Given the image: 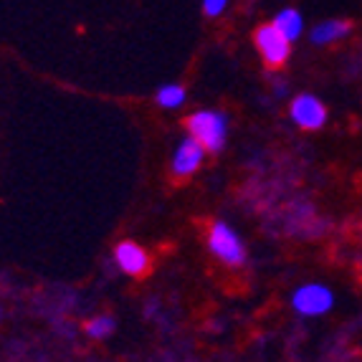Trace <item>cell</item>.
I'll list each match as a JSON object with an SVG mask.
<instances>
[{"instance_id":"obj_1","label":"cell","mask_w":362,"mask_h":362,"mask_svg":"<svg viewBox=\"0 0 362 362\" xmlns=\"http://www.w3.org/2000/svg\"><path fill=\"white\" fill-rule=\"evenodd\" d=\"M187 134L206 152H221L228 139V117L216 109H198L185 119Z\"/></svg>"},{"instance_id":"obj_2","label":"cell","mask_w":362,"mask_h":362,"mask_svg":"<svg viewBox=\"0 0 362 362\" xmlns=\"http://www.w3.org/2000/svg\"><path fill=\"white\" fill-rule=\"evenodd\" d=\"M208 248L221 264L238 269L246 264V246H243L241 235L235 233L233 226H228L226 221H216L208 230Z\"/></svg>"},{"instance_id":"obj_3","label":"cell","mask_w":362,"mask_h":362,"mask_svg":"<svg viewBox=\"0 0 362 362\" xmlns=\"http://www.w3.org/2000/svg\"><path fill=\"white\" fill-rule=\"evenodd\" d=\"M256 51L269 69H281L291 56V41L274 23H264L254 30Z\"/></svg>"},{"instance_id":"obj_4","label":"cell","mask_w":362,"mask_h":362,"mask_svg":"<svg viewBox=\"0 0 362 362\" xmlns=\"http://www.w3.org/2000/svg\"><path fill=\"white\" fill-rule=\"evenodd\" d=\"M291 307L304 317H322L334 307V294L327 284H302L291 294Z\"/></svg>"},{"instance_id":"obj_5","label":"cell","mask_w":362,"mask_h":362,"mask_svg":"<svg viewBox=\"0 0 362 362\" xmlns=\"http://www.w3.org/2000/svg\"><path fill=\"white\" fill-rule=\"evenodd\" d=\"M289 115L294 124H299L302 129H320L327 122V107L314 94H299L291 99Z\"/></svg>"},{"instance_id":"obj_6","label":"cell","mask_w":362,"mask_h":362,"mask_svg":"<svg viewBox=\"0 0 362 362\" xmlns=\"http://www.w3.org/2000/svg\"><path fill=\"white\" fill-rule=\"evenodd\" d=\"M115 261L122 272L129 276H145L150 272V256L139 243L134 241H119L115 246Z\"/></svg>"},{"instance_id":"obj_7","label":"cell","mask_w":362,"mask_h":362,"mask_svg":"<svg viewBox=\"0 0 362 362\" xmlns=\"http://www.w3.org/2000/svg\"><path fill=\"white\" fill-rule=\"evenodd\" d=\"M203 157H206V150L195 142L190 134L182 139L177 145L175 155H173V175L175 177H190L195 170L203 165Z\"/></svg>"},{"instance_id":"obj_8","label":"cell","mask_w":362,"mask_h":362,"mask_svg":"<svg viewBox=\"0 0 362 362\" xmlns=\"http://www.w3.org/2000/svg\"><path fill=\"white\" fill-rule=\"evenodd\" d=\"M350 28H352L350 21H325V23L314 25L309 38H312V43L322 46V43H332V41H337V38L347 36Z\"/></svg>"},{"instance_id":"obj_9","label":"cell","mask_w":362,"mask_h":362,"mask_svg":"<svg viewBox=\"0 0 362 362\" xmlns=\"http://www.w3.org/2000/svg\"><path fill=\"white\" fill-rule=\"evenodd\" d=\"M274 25H276V28L281 30V33H284L289 41H294V38L302 36V28H304L302 16H299L294 8H284V11L279 13L276 18H274Z\"/></svg>"},{"instance_id":"obj_10","label":"cell","mask_w":362,"mask_h":362,"mask_svg":"<svg viewBox=\"0 0 362 362\" xmlns=\"http://www.w3.org/2000/svg\"><path fill=\"white\" fill-rule=\"evenodd\" d=\"M185 99H187V91H185V86H180V84H168L155 94V102L165 109L180 107V104H185Z\"/></svg>"},{"instance_id":"obj_11","label":"cell","mask_w":362,"mask_h":362,"mask_svg":"<svg viewBox=\"0 0 362 362\" xmlns=\"http://www.w3.org/2000/svg\"><path fill=\"white\" fill-rule=\"evenodd\" d=\"M115 317H109V314H102V317H94V320L86 322V334L94 339H104L109 337V334L115 332Z\"/></svg>"},{"instance_id":"obj_12","label":"cell","mask_w":362,"mask_h":362,"mask_svg":"<svg viewBox=\"0 0 362 362\" xmlns=\"http://www.w3.org/2000/svg\"><path fill=\"white\" fill-rule=\"evenodd\" d=\"M226 3L228 0H203V11H206V16L216 18V16H221L226 11Z\"/></svg>"}]
</instances>
